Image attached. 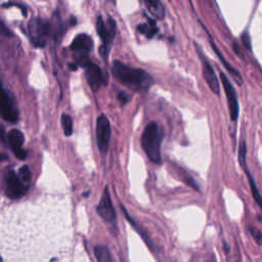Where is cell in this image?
Listing matches in <instances>:
<instances>
[{"mask_svg": "<svg viewBox=\"0 0 262 262\" xmlns=\"http://www.w3.org/2000/svg\"><path fill=\"white\" fill-rule=\"evenodd\" d=\"M220 78H221V83L223 85V88L227 97V104H228V110H229V115L231 121H236L238 119L239 116V101H238V95L237 92L234 88V86L230 83L228 78L224 73H220Z\"/></svg>", "mask_w": 262, "mask_h": 262, "instance_id": "8fae6325", "label": "cell"}, {"mask_svg": "<svg viewBox=\"0 0 262 262\" xmlns=\"http://www.w3.org/2000/svg\"><path fill=\"white\" fill-rule=\"evenodd\" d=\"M149 11L157 20H163L165 18V7L160 0H144Z\"/></svg>", "mask_w": 262, "mask_h": 262, "instance_id": "5bb4252c", "label": "cell"}, {"mask_svg": "<svg viewBox=\"0 0 262 262\" xmlns=\"http://www.w3.org/2000/svg\"><path fill=\"white\" fill-rule=\"evenodd\" d=\"M249 230H250V232H251L252 237H253L254 240L256 241V243H258L259 245H261V244H262V232H261L260 230L254 228V227H250Z\"/></svg>", "mask_w": 262, "mask_h": 262, "instance_id": "603a6c76", "label": "cell"}, {"mask_svg": "<svg viewBox=\"0 0 262 262\" xmlns=\"http://www.w3.org/2000/svg\"><path fill=\"white\" fill-rule=\"evenodd\" d=\"M96 211L101 219H103L107 224L111 225L112 227L116 225V222H117V215H116V211L113 206L108 186L105 187L103 196H101L98 206L96 208Z\"/></svg>", "mask_w": 262, "mask_h": 262, "instance_id": "52a82bcc", "label": "cell"}, {"mask_svg": "<svg viewBox=\"0 0 262 262\" xmlns=\"http://www.w3.org/2000/svg\"><path fill=\"white\" fill-rule=\"evenodd\" d=\"M94 255H95V258L99 262H111V261H113L112 254H111L108 247L105 245L96 246L94 248Z\"/></svg>", "mask_w": 262, "mask_h": 262, "instance_id": "e0dca14e", "label": "cell"}, {"mask_svg": "<svg viewBox=\"0 0 262 262\" xmlns=\"http://www.w3.org/2000/svg\"><path fill=\"white\" fill-rule=\"evenodd\" d=\"M19 176L20 178L24 181V182H29L31 180V177H32V174H31V171L30 169H29L28 166H23L20 170H19Z\"/></svg>", "mask_w": 262, "mask_h": 262, "instance_id": "44dd1931", "label": "cell"}, {"mask_svg": "<svg viewBox=\"0 0 262 262\" xmlns=\"http://www.w3.org/2000/svg\"><path fill=\"white\" fill-rule=\"evenodd\" d=\"M121 209L124 211V213H125V216H126V218H127V219L129 220V223L131 224V225H132L134 228H135V230L138 232V234H140V236L142 237V239H143V241L145 242V243H147L148 244V246L150 247V248L151 249H154L153 248V247H154V244L152 243V241L150 240V238H149V236H147V235H145V234H143V231L141 230V228L140 227H138V225L134 222V220H133V218L132 217H130L129 216V214H128V212L126 211V209L124 208V207H122L121 206Z\"/></svg>", "mask_w": 262, "mask_h": 262, "instance_id": "ac0fdd59", "label": "cell"}, {"mask_svg": "<svg viewBox=\"0 0 262 262\" xmlns=\"http://www.w3.org/2000/svg\"><path fill=\"white\" fill-rule=\"evenodd\" d=\"M7 142L14 156H16L19 160H22L23 161V160L27 159L28 153L23 149L24 135L20 130L18 129L10 130L7 134Z\"/></svg>", "mask_w": 262, "mask_h": 262, "instance_id": "7c38bea8", "label": "cell"}, {"mask_svg": "<svg viewBox=\"0 0 262 262\" xmlns=\"http://www.w3.org/2000/svg\"><path fill=\"white\" fill-rule=\"evenodd\" d=\"M28 35L35 47H44L50 35V24L41 18H33L28 25Z\"/></svg>", "mask_w": 262, "mask_h": 262, "instance_id": "3957f363", "label": "cell"}, {"mask_svg": "<svg viewBox=\"0 0 262 262\" xmlns=\"http://www.w3.org/2000/svg\"><path fill=\"white\" fill-rule=\"evenodd\" d=\"M246 169V168H245ZM246 173H247V176H248V179H249V183H250V187H251V192H252V195L254 197V200L256 201V203L258 204V205L262 208V197L260 195V192L258 190V187L251 175V173L249 172L248 169H246Z\"/></svg>", "mask_w": 262, "mask_h": 262, "instance_id": "d6986e66", "label": "cell"}, {"mask_svg": "<svg viewBox=\"0 0 262 262\" xmlns=\"http://www.w3.org/2000/svg\"><path fill=\"white\" fill-rule=\"evenodd\" d=\"M71 50L75 53L76 63L80 67H83L88 62V54L93 48V40L87 34L77 35L70 46Z\"/></svg>", "mask_w": 262, "mask_h": 262, "instance_id": "5b68a950", "label": "cell"}, {"mask_svg": "<svg viewBox=\"0 0 262 262\" xmlns=\"http://www.w3.org/2000/svg\"><path fill=\"white\" fill-rule=\"evenodd\" d=\"M242 41H243V44L245 45V47L247 49H251V40H250V36L249 34L245 32L243 35H242Z\"/></svg>", "mask_w": 262, "mask_h": 262, "instance_id": "d4e9b609", "label": "cell"}, {"mask_svg": "<svg viewBox=\"0 0 262 262\" xmlns=\"http://www.w3.org/2000/svg\"><path fill=\"white\" fill-rule=\"evenodd\" d=\"M117 98H118V100H119V103H120L122 106H124V105H126L127 103H129L131 97H130V95H129L127 92H125V91H121V92L118 93Z\"/></svg>", "mask_w": 262, "mask_h": 262, "instance_id": "cb8c5ba5", "label": "cell"}, {"mask_svg": "<svg viewBox=\"0 0 262 262\" xmlns=\"http://www.w3.org/2000/svg\"><path fill=\"white\" fill-rule=\"evenodd\" d=\"M61 122H62V127L64 129V133L66 136H70L73 132V121L72 118L70 116L66 113H64L62 115V118H61Z\"/></svg>", "mask_w": 262, "mask_h": 262, "instance_id": "ffe728a7", "label": "cell"}, {"mask_svg": "<svg viewBox=\"0 0 262 262\" xmlns=\"http://www.w3.org/2000/svg\"><path fill=\"white\" fill-rule=\"evenodd\" d=\"M163 136V130L156 122H151L147 125L141 135L142 150L155 164L161 163V144Z\"/></svg>", "mask_w": 262, "mask_h": 262, "instance_id": "7a4b0ae2", "label": "cell"}, {"mask_svg": "<svg viewBox=\"0 0 262 262\" xmlns=\"http://www.w3.org/2000/svg\"><path fill=\"white\" fill-rule=\"evenodd\" d=\"M116 30H117V25L113 18L109 17L107 22L104 21L103 17H98L96 21V31L98 36L100 37L101 41H103V45L99 48V52L101 56L104 57L105 60L108 59L109 51H110V46L111 43L116 35Z\"/></svg>", "mask_w": 262, "mask_h": 262, "instance_id": "277c9868", "label": "cell"}, {"mask_svg": "<svg viewBox=\"0 0 262 262\" xmlns=\"http://www.w3.org/2000/svg\"><path fill=\"white\" fill-rule=\"evenodd\" d=\"M246 154H247V147L246 142L242 141L239 148V161L242 167L246 168Z\"/></svg>", "mask_w": 262, "mask_h": 262, "instance_id": "7402d4cb", "label": "cell"}, {"mask_svg": "<svg viewBox=\"0 0 262 262\" xmlns=\"http://www.w3.org/2000/svg\"><path fill=\"white\" fill-rule=\"evenodd\" d=\"M83 68L85 69V78L92 91L96 92L101 86L108 83L106 82L103 71H101V69L97 65L88 61L83 66Z\"/></svg>", "mask_w": 262, "mask_h": 262, "instance_id": "30bf717a", "label": "cell"}, {"mask_svg": "<svg viewBox=\"0 0 262 262\" xmlns=\"http://www.w3.org/2000/svg\"><path fill=\"white\" fill-rule=\"evenodd\" d=\"M137 30L140 34L144 35L147 38H153L158 33V27L154 20L148 19V23L140 24L137 27Z\"/></svg>", "mask_w": 262, "mask_h": 262, "instance_id": "2e32d148", "label": "cell"}, {"mask_svg": "<svg viewBox=\"0 0 262 262\" xmlns=\"http://www.w3.org/2000/svg\"><path fill=\"white\" fill-rule=\"evenodd\" d=\"M111 138V125L109 119L103 114L96 120V142L99 152L106 155L109 151Z\"/></svg>", "mask_w": 262, "mask_h": 262, "instance_id": "ba28073f", "label": "cell"}, {"mask_svg": "<svg viewBox=\"0 0 262 262\" xmlns=\"http://www.w3.org/2000/svg\"><path fill=\"white\" fill-rule=\"evenodd\" d=\"M199 54L201 56V61L203 64V74H204V78H205L208 86L210 87V89L213 93L215 94H219V90H220V86H219V82H218L217 76L215 74V71L212 68V66L209 64V62L205 59V56L202 54V52L200 51V49L198 48Z\"/></svg>", "mask_w": 262, "mask_h": 262, "instance_id": "4fadbf2b", "label": "cell"}, {"mask_svg": "<svg viewBox=\"0 0 262 262\" xmlns=\"http://www.w3.org/2000/svg\"><path fill=\"white\" fill-rule=\"evenodd\" d=\"M1 115L2 118L11 124L19 121V110L17 107L16 98L10 91L3 88L2 90V100H1Z\"/></svg>", "mask_w": 262, "mask_h": 262, "instance_id": "9c48e42d", "label": "cell"}, {"mask_svg": "<svg viewBox=\"0 0 262 262\" xmlns=\"http://www.w3.org/2000/svg\"><path fill=\"white\" fill-rule=\"evenodd\" d=\"M112 73L115 79L119 81V83L136 92L148 91L154 84V78L149 73L142 69L128 66L119 61H115L113 63Z\"/></svg>", "mask_w": 262, "mask_h": 262, "instance_id": "6da1fadb", "label": "cell"}, {"mask_svg": "<svg viewBox=\"0 0 262 262\" xmlns=\"http://www.w3.org/2000/svg\"><path fill=\"white\" fill-rule=\"evenodd\" d=\"M4 192L7 198L17 200L24 197L28 192V186L13 170H6L4 174Z\"/></svg>", "mask_w": 262, "mask_h": 262, "instance_id": "8992f818", "label": "cell"}, {"mask_svg": "<svg viewBox=\"0 0 262 262\" xmlns=\"http://www.w3.org/2000/svg\"><path fill=\"white\" fill-rule=\"evenodd\" d=\"M210 43H211V46H212V48L214 49L215 53L218 55V57H219V60L222 62V64H223V66L226 68V70L230 73L231 76L234 77V79L236 80V82H237L239 85H242V83H243V78H242V76H241L240 73H239L235 68H232V67H231V66H230V65L224 60L223 55L220 53L219 50H218V48H217L216 45H215V43L213 42V40H212L211 38H210Z\"/></svg>", "mask_w": 262, "mask_h": 262, "instance_id": "9a60e30c", "label": "cell"}]
</instances>
